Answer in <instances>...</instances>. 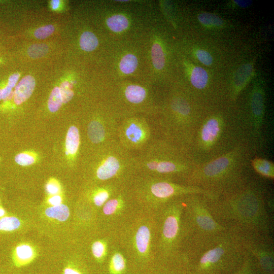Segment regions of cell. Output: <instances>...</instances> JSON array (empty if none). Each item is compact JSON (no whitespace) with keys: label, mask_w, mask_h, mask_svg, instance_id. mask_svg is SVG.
Instances as JSON below:
<instances>
[{"label":"cell","mask_w":274,"mask_h":274,"mask_svg":"<svg viewBox=\"0 0 274 274\" xmlns=\"http://www.w3.org/2000/svg\"><path fill=\"white\" fill-rule=\"evenodd\" d=\"M47 191L51 195H56L60 192V186L59 183L55 181H50L46 186Z\"/></svg>","instance_id":"cell-36"},{"label":"cell","mask_w":274,"mask_h":274,"mask_svg":"<svg viewBox=\"0 0 274 274\" xmlns=\"http://www.w3.org/2000/svg\"><path fill=\"white\" fill-rule=\"evenodd\" d=\"M138 66L137 58L131 54L125 56L120 64L121 71L127 74L133 73Z\"/></svg>","instance_id":"cell-24"},{"label":"cell","mask_w":274,"mask_h":274,"mask_svg":"<svg viewBox=\"0 0 274 274\" xmlns=\"http://www.w3.org/2000/svg\"><path fill=\"white\" fill-rule=\"evenodd\" d=\"M185 197V196H184ZM179 197L166 204L162 229L165 252H171L183 244V214L184 197Z\"/></svg>","instance_id":"cell-7"},{"label":"cell","mask_w":274,"mask_h":274,"mask_svg":"<svg viewBox=\"0 0 274 274\" xmlns=\"http://www.w3.org/2000/svg\"><path fill=\"white\" fill-rule=\"evenodd\" d=\"M5 214L4 210L1 208H0V217H3Z\"/></svg>","instance_id":"cell-42"},{"label":"cell","mask_w":274,"mask_h":274,"mask_svg":"<svg viewBox=\"0 0 274 274\" xmlns=\"http://www.w3.org/2000/svg\"><path fill=\"white\" fill-rule=\"evenodd\" d=\"M48 51V47L44 44L32 45L28 50V54L33 58H38L45 55Z\"/></svg>","instance_id":"cell-28"},{"label":"cell","mask_w":274,"mask_h":274,"mask_svg":"<svg viewBox=\"0 0 274 274\" xmlns=\"http://www.w3.org/2000/svg\"><path fill=\"white\" fill-rule=\"evenodd\" d=\"M59 4H60L59 1H53L52 3H51V4H52L53 8L54 9H56L58 8Z\"/></svg>","instance_id":"cell-41"},{"label":"cell","mask_w":274,"mask_h":274,"mask_svg":"<svg viewBox=\"0 0 274 274\" xmlns=\"http://www.w3.org/2000/svg\"><path fill=\"white\" fill-rule=\"evenodd\" d=\"M137 175L184 183L199 163L189 149L156 137L135 154ZM175 182V181H174Z\"/></svg>","instance_id":"cell-3"},{"label":"cell","mask_w":274,"mask_h":274,"mask_svg":"<svg viewBox=\"0 0 274 274\" xmlns=\"http://www.w3.org/2000/svg\"><path fill=\"white\" fill-rule=\"evenodd\" d=\"M209 81V75L204 68L196 66L192 69L191 74V81L197 89L203 90L207 87Z\"/></svg>","instance_id":"cell-17"},{"label":"cell","mask_w":274,"mask_h":274,"mask_svg":"<svg viewBox=\"0 0 274 274\" xmlns=\"http://www.w3.org/2000/svg\"><path fill=\"white\" fill-rule=\"evenodd\" d=\"M253 67L252 64H245L239 67L233 80L232 98L236 100L240 93L246 87L252 77Z\"/></svg>","instance_id":"cell-11"},{"label":"cell","mask_w":274,"mask_h":274,"mask_svg":"<svg viewBox=\"0 0 274 274\" xmlns=\"http://www.w3.org/2000/svg\"><path fill=\"white\" fill-rule=\"evenodd\" d=\"M125 96L130 104H141L147 97L146 91L138 85H132L128 87L125 92Z\"/></svg>","instance_id":"cell-15"},{"label":"cell","mask_w":274,"mask_h":274,"mask_svg":"<svg viewBox=\"0 0 274 274\" xmlns=\"http://www.w3.org/2000/svg\"><path fill=\"white\" fill-rule=\"evenodd\" d=\"M2 100V91L1 89L0 90V100Z\"/></svg>","instance_id":"cell-43"},{"label":"cell","mask_w":274,"mask_h":274,"mask_svg":"<svg viewBox=\"0 0 274 274\" xmlns=\"http://www.w3.org/2000/svg\"><path fill=\"white\" fill-rule=\"evenodd\" d=\"M34 252L32 248L27 245H22L16 249L14 258V265L18 268L29 264L33 260Z\"/></svg>","instance_id":"cell-16"},{"label":"cell","mask_w":274,"mask_h":274,"mask_svg":"<svg viewBox=\"0 0 274 274\" xmlns=\"http://www.w3.org/2000/svg\"><path fill=\"white\" fill-rule=\"evenodd\" d=\"M235 3L239 7L242 8H247L250 6L252 3V1H241V0H240V1H234Z\"/></svg>","instance_id":"cell-39"},{"label":"cell","mask_w":274,"mask_h":274,"mask_svg":"<svg viewBox=\"0 0 274 274\" xmlns=\"http://www.w3.org/2000/svg\"><path fill=\"white\" fill-rule=\"evenodd\" d=\"M109 28L113 32H120L126 30L129 26V21L123 15H113L107 21Z\"/></svg>","instance_id":"cell-19"},{"label":"cell","mask_w":274,"mask_h":274,"mask_svg":"<svg viewBox=\"0 0 274 274\" xmlns=\"http://www.w3.org/2000/svg\"><path fill=\"white\" fill-rule=\"evenodd\" d=\"M119 205V201L117 199L108 200L104 205L103 212L106 215H111L116 210Z\"/></svg>","instance_id":"cell-34"},{"label":"cell","mask_w":274,"mask_h":274,"mask_svg":"<svg viewBox=\"0 0 274 274\" xmlns=\"http://www.w3.org/2000/svg\"><path fill=\"white\" fill-rule=\"evenodd\" d=\"M251 163L252 167L257 173L268 179H274L273 162L256 157L251 160Z\"/></svg>","instance_id":"cell-14"},{"label":"cell","mask_w":274,"mask_h":274,"mask_svg":"<svg viewBox=\"0 0 274 274\" xmlns=\"http://www.w3.org/2000/svg\"><path fill=\"white\" fill-rule=\"evenodd\" d=\"M45 213L49 217L63 221L68 219L70 212L66 205H60L47 209Z\"/></svg>","instance_id":"cell-20"},{"label":"cell","mask_w":274,"mask_h":274,"mask_svg":"<svg viewBox=\"0 0 274 274\" xmlns=\"http://www.w3.org/2000/svg\"><path fill=\"white\" fill-rule=\"evenodd\" d=\"M199 22L204 26L210 27H219L223 26L224 22L218 16L210 13H202L198 15Z\"/></svg>","instance_id":"cell-21"},{"label":"cell","mask_w":274,"mask_h":274,"mask_svg":"<svg viewBox=\"0 0 274 274\" xmlns=\"http://www.w3.org/2000/svg\"><path fill=\"white\" fill-rule=\"evenodd\" d=\"M35 87V80L30 75L24 77L17 84L14 93V101L16 105H21L32 95Z\"/></svg>","instance_id":"cell-12"},{"label":"cell","mask_w":274,"mask_h":274,"mask_svg":"<svg viewBox=\"0 0 274 274\" xmlns=\"http://www.w3.org/2000/svg\"><path fill=\"white\" fill-rule=\"evenodd\" d=\"M156 134L153 125L145 119L127 116L120 120L117 140L126 149L135 154L155 139Z\"/></svg>","instance_id":"cell-6"},{"label":"cell","mask_w":274,"mask_h":274,"mask_svg":"<svg viewBox=\"0 0 274 274\" xmlns=\"http://www.w3.org/2000/svg\"><path fill=\"white\" fill-rule=\"evenodd\" d=\"M236 234L246 251L253 260L258 262L263 271L268 274H271L274 258V242L272 236Z\"/></svg>","instance_id":"cell-8"},{"label":"cell","mask_w":274,"mask_h":274,"mask_svg":"<svg viewBox=\"0 0 274 274\" xmlns=\"http://www.w3.org/2000/svg\"><path fill=\"white\" fill-rule=\"evenodd\" d=\"M20 74L19 73H14L11 75L8 79V86L11 89L15 87L17 83H18L20 78Z\"/></svg>","instance_id":"cell-37"},{"label":"cell","mask_w":274,"mask_h":274,"mask_svg":"<svg viewBox=\"0 0 274 274\" xmlns=\"http://www.w3.org/2000/svg\"><path fill=\"white\" fill-rule=\"evenodd\" d=\"M15 162L23 166L32 165L35 162V158L28 153H21L15 158Z\"/></svg>","instance_id":"cell-29"},{"label":"cell","mask_w":274,"mask_h":274,"mask_svg":"<svg viewBox=\"0 0 274 274\" xmlns=\"http://www.w3.org/2000/svg\"><path fill=\"white\" fill-rule=\"evenodd\" d=\"M80 135L78 128L72 126L68 129L66 139V150L68 155L75 156L79 149Z\"/></svg>","instance_id":"cell-13"},{"label":"cell","mask_w":274,"mask_h":274,"mask_svg":"<svg viewBox=\"0 0 274 274\" xmlns=\"http://www.w3.org/2000/svg\"><path fill=\"white\" fill-rule=\"evenodd\" d=\"M12 89L8 85L3 89H1L2 95V100H5L7 99L10 95Z\"/></svg>","instance_id":"cell-40"},{"label":"cell","mask_w":274,"mask_h":274,"mask_svg":"<svg viewBox=\"0 0 274 274\" xmlns=\"http://www.w3.org/2000/svg\"><path fill=\"white\" fill-rule=\"evenodd\" d=\"M184 252L186 258L193 261L198 270L203 272L244 263L249 254L238 235L230 231Z\"/></svg>","instance_id":"cell-5"},{"label":"cell","mask_w":274,"mask_h":274,"mask_svg":"<svg viewBox=\"0 0 274 274\" xmlns=\"http://www.w3.org/2000/svg\"><path fill=\"white\" fill-rule=\"evenodd\" d=\"M59 88L63 103H67L72 99L74 94L72 90V85L70 82L64 81Z\"/></svg>","instance_id":"cell-27"},{"label":"cell","mask_w":274,"mask_h":274,"mask_svg":"<svg viewBox=\"0 0 274 274\" xmlns=\"http://www.w3.org/2000/svg\"><path fill=\"white\" fill-rule=\"evenodd\" d=\"M92 250L96 258L99 259L104 254L105 247L104 245L100 242H96L93 245Z\"/></svg>","instance_id":"cell-35"},{"label":"cell","mask_w":274,"mask_h":274,"mask_svg":"<svg viewBox=\"0 0 274 274\" xmlns=\"http://www.w3.org/2000/svg\"><path fill=\"white\" fill-rule=\"evenodd\" d=\"M113 268L115 271L119 272L125 268V262L123 257L120 254H116L113 258Z\"/></svg>","instance_id":"cell-33"},{"label":"cell","mask_w":274,"mask_h":274,"mask_svg":"<svg viewBox=\"0 0 274 274\" xmlns=\"http://www.w3.org/2000/svg\"><path fill=\"white\" fill-rule=\"evenodd\" d=\"M226 124L223 117L212 115L201 122L191 146L199 153H208L215 147L225 132Z\"/></svg>","instance_id":"cell-9"},{"label":"cell","mask_w":274,"mask_h":274,"mask_svg":"<svg viewBox=\"0 0 274 274\" xmlns=\"http://www.w3.org/2000/svg\"><path fill=\"white\" fill-rule=\"evenodd\" d=\"M55 31V27L53 25H47L36 30L34 35L39 39H44L52 34Z\"/></svg>","instance_id":"cell-30"},{"label":"cell","mask_w":274,"mask_h":274,"mask_svg":"<svg viewBox=\"0 0 274 274\" xmlns=\"http://www.w3.org/2000/svg\"><path fill=\"white\" fill-rule=\"evenodd\" d=\"M201 195L184 197L183 244L185 251L211 241L228 230L212 215L209 200Z\"/></svg>","instance_id":"cell-4"},{"label":"cell","mask_w":274,"mask_h":274,"mask_svg":"<svg viewBox=\"0 0 274 274\" xmlns=\"http://www.w3.org/2000/svg\"><path fill=\"white\" fill-rule=\"evenodd\" d=\"M265 109L264 90L260 85L255 84L250 97L251 126L255 139L262 138Z\"/></svg>","instance_id":"cell-10"},{"label":"cell","mask_w":274,"mask_h":274,"mask_svg":"<svg viewBox=\"0 0 274 274\" xmlns=\"http://www.w3.org/2000/svg\"><path fill=\"white\" fill-rule=\"evenodd\" d=\"M110 192L106 190H101L95 194L94 201L97 206H101L110 198Z\"/></svg>","instance_id":"cell-32"},{"label":"cell","mask_w":274,"mask_h":274,"mask_svg":"<svg viewBox=\"0 0 274 274\" xmlns=\"http://www.w3.org/2000/svg\"><path fill=\"white\" fill-rule=\"evenodd\" d=\"M63 103L60 88H55L51 92L48 102V108L50 112H56L61 107Z\"/></svg>","instance_id":"cell-25"},{"label":"cell","mask_w":274,"mask_h":274,"mask_svg":"<svg viewBox=\"0 0 274 274\" xmlns=\"http://www.w3.org/2000/svg\"><path fill=\"white\" fill-rule=\"evenodd\" d=\"M150 233L146 226L140 227L137 231L136 240L137 248L140 252L145 253L148 248L150 240Z\"/></svg>","instance_id":"cell-18"},{"label":"cell","mask_w":274,"mask_h":274,"mask_svg":"<svg viewBox=\"0 0 274 274\" xmlns=\"http://www.w3.org/2000/svg\"><path fill=\"white\" fill-rule=\"evenodd\" d=\"M151 57L154 66L158 70H162L165 64V56L161 46L154 44L151 50Z\"/></svg>","instance_id":"cell-23"},{"label":"cell","mask_w":274,"mask_h":274,"mask_svg":"<svg viewBox=\"0 0 274 274\" xmlns=\"http://www.w3.org/2000/svg\"><path fill=\"white\" fill-rule=\"evenodd\" d=\"M198 60L206 66H210L213 63V58L211 54L203 49H198L196 53Z\"/></svg>","instance_id":"cell-31"},{"label":"cell","mask_w":274,"mask_h":274,"mask_svg":"<svg viewBox=\"0 0 274 274\" xmlns=\"http://www.w3.org/2000/svg\"><path fill=\"white\" fill-rule=\"evenodd\" d=\"M61 202L62 198L60 196L58 195L54 196L49 200V203L51 205L54 206L61 205Z\"/></svg>","instance_id":"cell-38"},{"label":"cell","mask_w":274,"mask_h":274,"mask_svg":"<svg viewBox=\"0 0 274 274\" xmlns=\"http://www.w3.org/2000/svg\"><path fill=\"white\" fill-rule=\"evenodd\" d=\"M211 213L228 231L272 236L274 226L264 194L246 182L215 199H209Z\"/></svg>","instance_id":"cell-1"},{"label":"cell","mask_w":274,"mask_h":274,"mask_svg":"<svg viewBox=\"0 0 274 274\" xmlns=\"http://www.w3.org/2000/svg\"><path fill=\"white\" fill-rule=\"evenodd\" d=\"M249 147L239 143L209 161L198 163L185 184L197 187L218 198L243 185V171Z\"/></svg>","instance_id":"cell-2"},{"label":"cell","mask_w":274,"mask_h":274,"mask_svg":"<svg viewBox=\"0 0 274 274\" xmlns=\"http://www.w3.org/2000/svg\"><path fill=\"white\" fill-rule=\"evenodd\" d=\"M21 226L19 219L14 217H4L0 219V231H12Z\"/></svg>","instance_id":"cell-26"},{"label":"cell","mask_w":274,"mask_h":274,"mask_svg":"<svg viewBox=\"0 0 274 274\" xmlns=\"http://www.w3.org/2000/svg\"><path fill=\"white\" fill-rule=\"evenodd\" d=\"M98 40L94 34L90 32H85L82 34L80 45L82 50L92 51L98 45Z\"/></svg>","instance_id":"cell-22"}]
</instances>
